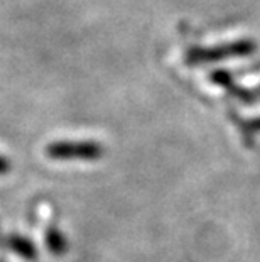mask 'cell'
<instances>
[{
	"label": "cell",
	"instance_id": "obj_4",
	"mask_svg": "<svg viewBox=\"0 0 260 262\" xmlns=\"http://www.w3.org/2000/svg\"><path fill=\"white\" fill-rule=\"evenodd\" d=\"M46 245L53 255H63L66 252V247H68V245H66V241H64V235L56 227L46 228Z\"/></svg>",
	"mask_w": 260,
	"mask_h": 262
},
{
	"label": "cell",
	"instance_id": "obj_1",
	"mask_svg": "<svg viewBox=\"0 0 260 262\" xmlns=\"http://www.w3.org/2000/svg\"><path fill=\"white\" fill-rule=\"evenodd\" d=\"M102 147L97 142H51L46 147V154L51 159H85L93 161L102 156Z\"/></svg>",
	"mask_w": 260,
	"mask_h": 262
},
{
	"label": "cell",
	"instance_id": "obj_2",
	"mask_svg": "<svg viewBox=\"0 0 260 262\" xmlns=\"http://www.w3.org/2000/svg\"><path fill=\"white\" fill-rule=\"evenodd\" d=\"M255 49V44L250 41H239L228 46L213 48V49H196L191 53V59L195 61H213L218 58H228V56H243V54H250Z\"/></svg>",
	"mask_w": 260,
	"mask_h": 262
},
{
	"label": "cell",
	"instance_id": "obj_3",
	"mask_svg": "<svg viewBox=\"0 0 260 262\" xmlns=\"http://www.w3.org/2000/svg\"><path fill=\"white\" fill-rule=\"evenodd\" d=\"M7 245L14 250L15 254L20 255L26 260H36L37 259V249L29 238L22 235H9L7 237Z\"/></svg>",
	"mask_w": 260,
	"mask_h": 262
},
{
	"label": "cell",
	"instance_id": "obj_5",
	"mask_svg": "<svg viewBox=\"0 0 260 262\" xmlns=\"http://www.w3.org/2000/svg\"><path fill=\"white\" fill-rule=\"evenodd\" d=\"M7 171H9V163L4 158H0V174H4Z\"/></svg>",
	"mask_w": 260,
	"mask_h": 262
}]
</instances>
